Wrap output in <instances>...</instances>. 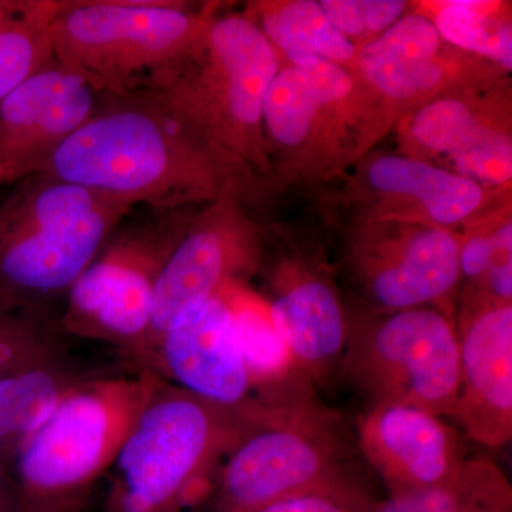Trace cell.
Wrapping results in <instances>:
<instances>
[{
    "mask_svg": "<svg viewBox=\"0 0 512 512\" xmlns=\"http://www.w3.org/2000/svg\"><path fill=\"white\" fill-rule=\"evenodd\" d=\"M160 93L101 94L93 116L39 171L134 208L228 198L237 163Z\"/></svg>",
    "mask_w": 512,
    "mask_h": 512,
    "instance_id": "obj_1",
    "label": "cell"
},
{
    "mask_svg": "<svg viewBox=\"0 0 512 512\" xmlns=\"http://www.w3.org/2000/svg\"><path fill=\"white\" fill-rule=\"evenodd\" d=\"M272 409H229L157 376L113 467L106 512H184L210 498L228 454Z\"/></svg>",
    "mask_w": 512,
    "mask_h": 512,
    "instance_id": "obj_2",
    "label": "cell"
},
{
    "mask_svg": "<svg viewBox=\"0 0 512 512\" xmlns=\"http://www.w3.org/2000/svg\"><path fill=\"white\" fill-rule=\"evenodd\" d=\"M133 205L45 174L0 202V311L52 312Z\"/></svg>",
    "mask_w": 512,
    "mask_h": 512,
    "instance_id": "obj_3",
    "label": "cell"
},
{
    "mask_svg": "<svg viewBox=\"0 0 512 512\" xmlns=\"http://www.w3.org/2000/svg\"><path fill=\"white\" fill-rule=\"evenodd\" d=\"M157 375L104 373L70 394L8 470L13 512H74L109 474Z\"/></svg>",
    "mask_w": 512,
    "mask_h": 512,
    "instance_id": "obj_4",
    "label": "cell"
},
{
    "mask_svg": "<svg viewBox=\"0 0 512 512\" xmlns=\"http://www.w3.org/2000/svg\"><path fill=\"white\" fill-rule=\"evenodd\" d=\"M279 69L275 47L254 20L208 18L187 49L140 89L160 93L232 157L255 161L266 92Z\"/></svg>",
    "mask_w": 512,
    "mask_h": 512,
    "instance_id": "obj_5",
    "label": "cell"
},
{
    "mask_svg": "<svg viewBox=\"0 0 512 512\" xmlns=\"http://www.w3.org/2000/svg\"><path fill=\"white\" fill-rule=\"evenodd\" d=\"M192 217L190 207H140L124 218L67 293L64 336L110 343L143 370L157 282Z\"/></svg>",
    "mask_w": 512,
    "mask_h": 512,
    "instance_id": "obj_6",
    "label": "cell"
},
{
    "mask_svg": "<svg viewBox=\"0 0 512 512\" xmlns=\"http://www.w3.org/2000/svg\"><path fill=\"white\" fill-rule=\"evenodd\" d=\"M208 18L171 0H62L53 55L100 93L133 92L174 62Z\"/></svg>",
    "mask_w": 512,
    "mask_h": 512,
    "instance_id": "obj_7",
    "label": "cell"
},
{
    "mask_svg": "<svg viewBox=\"0 0 512 512\" xmlns=\"http://www.w3.org/2000/svg\"><path fill=\"white\" fill-rule=\"evenodd\" d=\"M339 373L369 406L409 404L450 419L460 384L456 322L436 308L346 315Z\"/></svg>",
    "mask_w": 512,
    "mask_h": 512,
    "instance_id": "obj_8",
    "label": "cell"
},
{
    "mask_svg": "<svg viewBox=\"0 0 512 512\" xmlns=\"http://www.w3.org/2000/svg\"><path fill=\"white\" fill-rule=\"evenodd\" d=\"M342 417L320 402L276 409L228 454L210 512H245L288 495L360 480Z\"/></svg>",
    "mask_w": 512,
    "mask_h": 512,
    "instance_id": "obj_9",
    "label": "cell"
},
{
    "mask_svg": "<svg viewBox=\"0 0 512 512\" xmlns=\"http://www.w3.org/2000/svg\"><path fill=\"white\" fill-rule=\"evenodd\" d=\"M258 259L254 234L229 198L194 215L157 282L144 372L151 373L158 342L181 312L237 284Z\"/></svg>",
    "mask_w": 512,
    "mask_h": 512,
    "instance_id": "obj_10",
    "label": "cell"
},
{
    "mask_svg": "<svg viewBox=\"0 0 512 512\" xmlns=\"http://www.w3.org/2000/svg\"><path fill=\"white\" fill-rule=\"evenodd\" d=\"M55 55L0 103V174L16 184L39 173L93 116L101 97Z\"/></svg>",
    "mask_w": 512,
    "mask_h": 512,
    "instance_id": "obj_11",
    "label": "cell"
},
{
    "mask_svg": "<svg viewBox=\"0 0 512 512\" xmlns=\"http://www.w3.org/2000/svg\"><path fill=\"white\" fill-rule=\"evenodd\" d=\"M456 332L460 384L450 419L478 446H507L512 439L511 303L468 293Z\"/></svg>",
    "mask_w": 512,
    "mask_h": 512,
    "instance_id": "obj_12",
    "label": "cell"
},
{
    "mask_svg": "<svg viewBox=\"0 0 512 512\" xmlns=\"http://www.w3.org/2000/svg\"><path fill=\"white\" fill-rule=\"evenodd\" d=\"M151 373L229 409L262 406L252 389L224 289L171 322L158 342Z\"/></svg>",
    "mask_w": 512,
    "mask_h": 512,
    "instance_id": "obj_13",
    "label": "cell"
},
{
    "mask_svg": "<svg viewBox=\"0 0 512 512\" xmlns=\"http://www.w3.org/2000/svg\"><path fill=\"white\" fill-rule=\"evenodd\" d=\"M356 431L357 448L389 497L440 487L457 476L468 458L460 430L409 404H372L359 417Z\"/></svg>",
    "mask_w": 512,
    "mask_h": 512,
    "instance_id": "obj_14",
    "label": "cell"
},
{
    "mask_svg": "<svg viewBox=\"0 0 512 512\" xmlns=\"http://www.w3.org/2000/svg\"><path fill=\"white\" fill-rule=\"evenodd\" d=\"M353 274L377 311L443 309L461 281L460 242L446 229L365 242L352 256ZM447 313V312H446Z\"/></svg>",
    "mask_w": 512,
    "mask_h": 512,
    "instance_id": "obj_15",
    "label": "cell"
},
{
    "mask_svg": "<svg viewBox=\"0 0 512 512\" xmlns=\"http://www.w3.org/2000/svg\"><path fill=\"white\" fill-rule=\"evenodd\" d=\"M269 313L296 363L313 386L325 387L340 372L346 313L335 288L318 275L279 276Z\"/></svg>",
    "mask_w": 512,
    "mask_h": 512,
    "instance_id": "obj_16",
    "label": "cell"
},
{
    "mask_svg": "<svg viewBox=\"0 0 512 512\" xmlns=\"http://www.w3.org/2000/svg\"><path fill=\"white\" fill-rule=\"evenodd\" d=\"M224 291L258 403L271 409H291L319 402L316 387L279 335L268 306L238 291L237 284L225 286Z\"/></svg>",
    "mask_w": 512,
    "mask_h": 512,
    "instance_id": "obj_17",
    "label": "cell"
},
{
    "mask_svg": "<svg viewBox=\"0 0 512 512\" xmlns=\"http://www.w3.org/2000/svg\"><path fill=\"white\" fill-rule=\"evenodd\" d=\"M109 373V372H106ZM104 375L70 359L67 352L0 379V470L8 476L13 458L60 404Z\"/></svg>",
    "mask_w": 512,
    "mask_h": 512,
    "instance_id": "obj_18",
    "label": "cell"
},
{
    "mask_svg": "<svg viewBox=\"0 0 512 512\" xmlns=\"http://www.w3.org/2000/svg\"><path fill=\"white\" fill-rule=\"evenodd\" d=\"M412 136L427 150L450 157L456 173L476 183L511 180L510 138L481 123L463 101H431L414 116Z\"/></svg>",
    "mask_w": 512,
    "mask_h": 512,
    "instance_id": "obj_19",
    "label": "cell"
},
{
    "mask_svg": "<svg viewBox=\"0 0 512 512\" xmlns=\"http://www.w3.org/2000/svg\"><path fill=\"white\" fill-rule=\"evenodd\" d=\"M441 37L433 20L404 16L363 47L360 69L367 82L394 100L430 92L443 79Z\"/></svg>",
    "mask_w": 512,
    "mask_h": 512,
    "instance_id": "obj_20",
    "label": "cell"
},
{
    "mask_svg": "<svg viewBox=\"0 0 512 512\" xmlns=\"http://www.w3.org/2000/svg\"><path fill=\"white\" fill-rule=\"evenodd\" d=\"M352 89L350 74L328 60L282 67L266 92L262 124L275 143L298 146L308 137L319 110L345 99Z\"/></svg>",
    "mask_w": 512,
    "mask_h": 512,
    "instance_id": "obj_21",
    "label": "cell"
},
{
    "mask_svg": "<svg viewBox=\"0 0 512 512\" xmlns=\"http://www.w3.org/2000/svg\"><path fill=\"white\" fill-rule=\"evenodd\" d=\"M367 180L376 191L417 202L437 225L466 220L484 200L476 181L416 158H377L367 170Z\"/></svg>",
    "mask_w": 512,
    "mask_h": 512,
    "instance_id": "obj_22",
    "label": "cell"
},
{
    "mask_svg": "<svg viewBox=\"0 0 512 512\" xmlns=\"http://www.w3.org/2000/svg\"><path fill=\"white\" fill-rule=\"evenodd\" d=\"M62 0H0V103L53 56Z\"/></svg>",
    "mask_w": 512,
    "mask_h": 512,
    "instance_id": "obj_23",
    "label": "cell"
},
{
    "mask_svg": "<svg viewBox=\"0 0 512 512\" xmlns=\"http://www.w3.org/2000/svg\"><path fill=\"white\" fill-rule=\"evenodd\" d=\"M372 512H512V487L493 460L468 457L448 483L379 500Z\"/></svg>",
    "mask_w": 512,
    "mask_h": 512,
    "instance_id": "obj_24",
    "label": "cell"
},
{
    "mask_svg": "<svg viewBox=\"0 0 512 512\" xmlns=\"http://www.w3.org/2000/svg\"><path fill=\"white\" fill-rule=\"evenodd\" d=\"M259 28L291 64L311 59L340 64L356 55L355 45L330 23L320 3L313 0L262 6Z\"/></svg>",
    "mask_w": 512,
    "mask_h": 512,
    "instance_id": "obj_25",
    "label": "cell"
},
{
    "mask_svg": "<svg viewBox=\"0 0 512 512\" xmlns=\"http://www.w3.org/2000/svg\"><path fill=\"white\" fill-rule=\"evenodd\" d=\"M66 338L52 312L0 311V379L62 355Z\"/></svg>",
    "mask_w": 512,
    "mask_h": 512,
    "instance_id": "obj_26",
    "label": "cell"
},
{
    "mask_svg": "<svg viewBox=\"0 0 512 512\" xmlns=\"http://www.w3.org/2000/svg\"><path fill=\"white\" fill-rule=\"evenodd\" d=\"M487 2L457 0L447 3L433 20L441 39L451 45L488 57L511 72L512 32L510 25H501L488 18Z\"/></svg>",
    "mask_w": 512,
    "mask_h": 512,
    "instance_id": "obj_27",
    "label": "cell"
},
{
    "mask_svg": "<svg viewBox=\"0 0 512 512\" xmlns=\"http://www.w3.org/2000/svg\"><path fill=\"white\" fill-rule=\"evenodd\" d=\"M362 480L288 495L245 512H372L377 503Z\"/></svg>",
    "mask_w": 512,
    "mask_h": 512,
    "instance_id": "obj_28",
    "label": "cell"
},
{
    "mask_svg": "<svg viewBox=\"0 0 512 512\" xmlns=\"http://www.w3.org/2000/svg\"><path fill=\"white\" fill-rule=\"evenodd\" d=\"M495 255L493 238L476 235L460 244V275L474 285H481Z\"/></svg>",
    "mask_w": 512,
    "mask_h": 512,
    "instance_id": "obj_29",
    "label": "cell"
},
{
    "mask_svg": "<svg viewBox=\"0 0 512 512\" xmlns=\"http://www.w3.org/2000/svg\"><path fill=\"white\" fill-rule=\"evenodd\" d=\"M330 23L348 39L366 33L362 0H323L319 2Z\"/></svg>",
    "mask_w": 512,
    "mask_h": 512,
    "instance_id": "obj_30",
    "label": "cell"
},
{
    "mask_svg": "<svg viewBox=\"0 0 512 512\" xmlns=\"http://www.w3.org/2000/svg\"><path fill=\"white\" fill-rule=\"evenodd\" d=\"M406 8L407 3L400 0H362L366 33L382 35L400 19Z\"/></svg>",
    "mask_w": 512,
    "mask_h": 512,
    "instance_id": "obj_31",
    "label": "cell"
},
{
    "mask_svg": "<svg viewBox=\"0 0 512 512\" xmlns=\"http://www.w3.org/2000/svg\"><path fill=\"white\" fill-rule=\"evenodd\" d=\"M0 512H13L12 488L9 478L0 470Z\"/></svg>",
    "mask_w": 512,
    "mask_h": 512,
    "instance_id": "obj_32",
    "label": "cell"
},
{
    "mask_svg": "<svg viewBox=\"0 0 512 512\" xmlns=\"http://www.w3.org/2000/svg\"><path fill=\"white\" fill-rule=\"evenodd\" d=\"M3 184V178H2V174H0V185Z\"/></svg>",
    "mask_w": 512,
    "mask_h": 512,
    "instance_id": "obj_33",
    "label": "cell"
}]
</instances>
